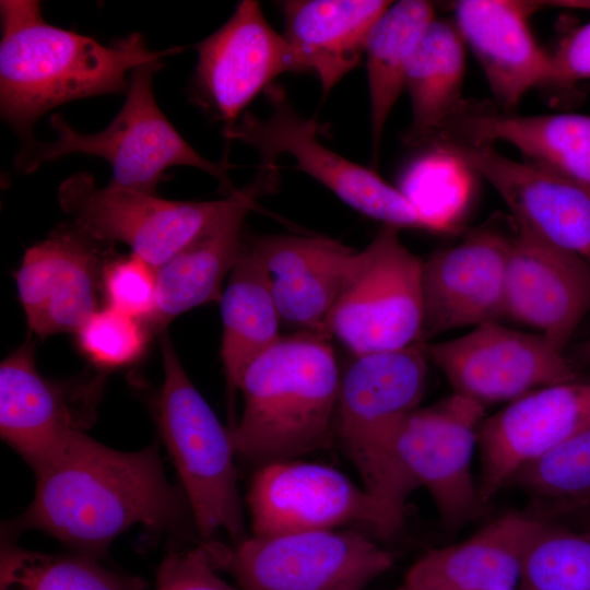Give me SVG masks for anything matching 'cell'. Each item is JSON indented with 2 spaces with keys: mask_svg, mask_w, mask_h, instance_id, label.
<instances>
[{
  "mask_svg": "<svg viewBox=\"0 0 590 590\" xmlns=\"http://www.w3.org/2000/svg\"><path fill=\"white\" fill-rule=\"evenodd\" d=\"M35 475L34 499L10 531L42 530L94 559L133 524L162 531L182 517V498L165 477L156 444L122 452L79 429Z\"/></svg>",
  "mask_w": 590,
  "mask_h": 590,
  "instance_id": "6da1fadb",
  "label": "cell"
},
{
  "mask_svg": "<svg viewBox=\"0 0 590 590\" xmlns=\"http://www.w3.org/2000/svg\"><path fill=\"white\" fill-rule=\"evenodd\" d=\"M0 16V113L23 142L33 139L35 121L55 107L127 93L133 70L181 50H151L139 33L103 45L47 23L34 0H1Z\"/></svg>",
  "mask_w": 590,
  "mask_h": 590,
  "instance_id": "7a4b0ae2",
  "label": "cell"
},
{
  "mask_svg": "<svg viewBox=\"0 0 590 590\" xmlns=\"http://www.w3.org/2000/svg\"><path fill=\"white\" fill-rule=\"evenodd\" d=\"M328 339L305 330L281 337L244 369L243 413L229 430L236 453L266 464L331 445L341 373Z\"/></svg>",
  "mask_w": 590,
  "mask_h": 590,
  "instance_id": "3957f363",
  "label": "cell"
},
{
  "mask_svg": "<svg viewBox=\"0 0 590 590\" xmlns=\"http://www.w3.org/2000/svg\"><path fill=\"white\" fill-rule=\"evenodd\" d=\"M424 343L355 355L340 375L338 391L335 436L364 488L403 523L408 497L417 486L397 457L393 437L425 391L429 359Z\"/></svg>",
  "mask_w": 590,
  "mask_h": 590,
  "instance_id": "277c9868",
  "label": "cell"
},
{
  "mask_svg": "<svg viewBox=\"0 0 590 590\" xmlns=\"http://www.w3.org/2000/svg\"><path fill=\"white\" fill-rule=\"evenodd\" d=\"M162 60L141 64L131 74L127 98L113 121L96 133H81L60 115L50 117L56 140L23 142L15 156V168L23 174L38 169L69 154L93 155L105 160L113 169L111 184L155 193L167 168L190 166L215 177L223 192H239L228 177L226 160L212 162L200 155L176 130L156 103L154 74Z\"/></svg>",
  "mask_w": 590,
  "mask_h": 590,
  "instance_id": "5b68a950",
  "label": "cell"
},
{
  "mask_svg": "<svg viewBox=\"0 0 590 590\" xmlns=\"http://www.w3.org/2000/svg\"><path fill=\"white\" fill-rule=\"evenodd\" d=\"M164 384L158 399L163 440L203 538L224 530L245 540V522L227 432L182 367L170 338L161 333Z\"/></svg>",
  "mask_w": 590,
  "mask_h": 590,
  "instance_id": "8992f818",
  "label": "cell"
},
{
  "mask_svg": "<svg viewBox=\"0 0 590 590\" xmlns=\"http://www.w3.org/2000/svg\"><path fill=\"white\" fill-rule=\"evenodd\" d=\"M399 229L382 225L358 250L327 319V337H335L355 355L423 342V260L404 246Z\"/></svg>",
  "mask_w": 590,
  "mask_h": 590,
  "instance_id": "52a82bcc",
  "label": "cell"
},
{
  "mask_svg": "<svg viewBox=\"0 0 590 590\" xmlns=\"http://www.w3.org/2000/svg\"><path fill=\"white\" fill-rule=\"evenodd\" d=\"M204 546L243 590H364L393 564L391 553L350 531L252 535L233 550Z\"/></svg>",
  "mask_w": 590,
  "mask_h": 590,
  "instance_id": "ba28073f",
  "label": "cell"
},
{
  "mask_svg": "<svg viewBox=\"0 0 590 590\" xmlns=\"http://www.w3.org/2000/svg\"><path fill=\"white\" fill-rule=\"evenodd\" d=\"M266 91L272 107L269 117L259 118L245 111L223 130L227 140L241 141L257 150L260 170L275 173L278 158L290 155L295 161V169L319 181L359 213L384 225L432 232L397 187L374 169L326 148L318 140L316 121L302 117L282 88L271 84Z\"/></svg>",
  "mask_w": 590,
  "mask_h": 590,
  "instance_id": "9c48e42d",
  "label": "cell"
},
{
  "mask_svg": "<svg viewBox=\"0 0 590 590\" xmlns=\"http://www.w3.org/2000/svg\"><path fill=\"white\" fill-rule=\"evenodd\" d=\"M60 208L97 241H119L157 269L203 231L231 202L173 201L109 182L97 187L76 173L58 187Z\"/></svg>",
  "mask_w": 590,
  "mask_h": 590,
  "instance_id": "30bf717a",
  "label": "cell"
},
{
  "mask_svg": "<svg viewBox=\"0 0 590 590\" xmlns=\"http://www.w3.org/2000/svg\"><path fill=\"white\" fill-rule=\"evenodd\" d=\"M453 392L482 405L510 403L536 389L582 378L564 351L536 332L486 322L455 339L424 343Z\"/></svg>",
  "mask_w": 590,
  "mask_h": 590,
  "instance_id": "8fae6325",
  "label": "cell"
},
{
  "mask_svg": "<svg viewBox=\"0 0 590 590\" xmlns=\"http://www.w3.org/2000/svg\"><path fill=\"white\" fill-rule=\"evenodd\" d=\"M484 415V405L453 392L410 412L394 432V451L404 472L417 487L427 489L450 530L485 507L471 471Z\"/></svg>",
  "mask_w": 590,
  "mask_h": 590,
  "instance_id": "7c38bea8",
  "label": "cell"
},
{
  "mask_svg": "<svg viewBox=\"0 0 590 590\" xmlns=\"http://www.w3.org/2000/svg\"><path fill=\"white\" fill-rule=\"evenodd\" d=\"M247 499L252 535L333 530L363 522L388 538L403 526L339 470L294 459L262 464Z\"/></svg>",
  "mask_w": 590,
  "mask_h": 590,
  "instance_id": "4fadbf2b",
  "label": "cell"
},
{
  "mask_svg": "<svg viewBox=\"0 0 590 590\" xmlns=\"http://www.w3.org/2000/svg\"><path fill=\"white\" fill-rule=\"evenodd\" d=\"M430 145L448 150L484 178L505 202L516 228L590 261V186L533 161L512 160L493 144Z\"/></svg>",
  "mask_w": 590,
  "mask_h": 590,
  "instance_id": "5bb4252c",
  "label": "cell"
},
{
  "mask_svg": "<svg viewBox=\"0 0 590 590\" xmlns=\"http://www.w3.org/2000/svg\"><path fill=\"white\" fill-rule=\"evenodd\" d=\"M194 48L192 95L224 121V128L236 122L276 76L299 71L290 44L270 25L256 0L239 2L231 17Z\"/></svg>",
  "mask_w": 590,
  "mask_h": 590,
  "instance_id": "9a60e30c",
  "label": "cell"
},
{
  "mask_svg": "<svg viewBox=\"0 0 590 590\" xmlns=\"http://www.w3.org/2000/svg\"><path fill=\"white\" fill-rule=\"evenodd\" d=\"M590 426V379L536 389L486 417L479 434L482 503L487 506L515 472Z\"/></svg>",
  "mask_w": 590,
  "mask_h": 590,
  "instance_id": "2e32d148",
  "label": "cell"
},
{
  "mask_svg": "<svg viewBox=\"0 0 590 590\" xmlns=\"http://www.w3.org/2000/svg\"><path fill=\"white\" fill-rule=\"evenodd\" d=\"M511 236L495 227H481L423 261V342L453 329L505 318Z\"/></svg>",
  "mask_w": 590,
  "mask_h": 590,
  "instance_id": "e0dca14e",
  "label": "cell"
},
{
  "mask_svg": "<svg viewBox=\"0 0 590 590\" xmlns=\"http://www.w3.org/2000/svg\"><path fill=\"white\" fill-rule=\"evenodd\" d=\"M504 310L505 317L533 328L564 351L590 312V261L515 227Z\"/></svg>",
  "mask_w": 590,
  "mask_h": 590,
  "instance_id": "ac0fdd59",
  "label": "cell"
},
{
  "mask_svg": "<svg viewBox=\"0 0 590 590\" xmlns=\"http://www.w3.org/2000/svg\"><path fill=\"white\" fill-rule=\"evenodd\" d=\"M97 241L61 226L23 256L15 274L30 329L39 337L78 332L97 310Z\"/></svg>",
  "mask_w": 590,
  "mask_h": 590,
  "instance_id": "d6986e66",
  "label": "cell"
},
{
  "mask_svg": "<svg viewBox=\"0 0 590 590\" xmlns=\"http://www.w3.org/2000/svg\"><path fill=\"white\" fill-rule=\"evenodd\" d=\"M244 246L262 272L281 319L327 337V319L358 250L328 237L296 235L263 236Z\"/></svg>",
  "mask_w": 590,
  "mask_h": 590,
  "instance_id": "ffe728a7",
  "label": "cell"
},
{
  "mask_svg": "<svg viewBox=\"0 0 590 590\" xmlns=\"http://www.w3.org/2000/svg\"><path fill=\"white\" fill-rule=\"evenodd\" d=\"M536 2L461 0L455 24L479 60L502 109H511L533 87L548 83L551 55L538 44L529 25Z\"/></svg>",
  "mask_w": 590,
  "mask_h": 590,
  "instance_id": "44dd1931",
  "label": "cell"
},
{
  "mask_svg": "<svg viewBox=\"0 0 590 590\" xmlns=\"http://www.w3.org/2000/svg\"><path fill=\"white\" fill-rule=\"evenodd\" d=\"M441 141L475 144L503 141L527 160L590 186V116L518 115L488 103L467 101L428 144Z\"/></svg>",
  "mask_w": 590,
  "mask_h": 590,
  "instance_id": "7402d4cb",
  "label": "cell"
},
{
  "mask_svg": "<svg viewBox=\"0 0 590 590\" xmlns=\"http://www.w3.org/2000/svg\"><path fill=\"white\" fill-rule=\"evenodd\" d=\"M273 180L259 178L232 196L222 211L190 243L156 269L157 304L151 322L157 329L179 315L201 305L220 302L222 284L240 253L245 219L256 198L272 187Z\"/></svg>",
  "mask_w": 590,
  "mask_h": 590,
  "instance_id": "603a6c76",
  "label": "cell"
},
{
  "mask_svg": "<svg viewBox=\"0 0 590 590\" xmlns=\"http://www.w3.org/2000/svg\"><path fill=\"white\" fill-rule=\"evenodd\" d=\"M544 521L507 512L461 543L423 555L399 590H515L524 550Z\"/></svg>",
  "mask_w": 590,
  "mask_h": 590,
  "instance_id": "cb8c5ba5",
  "label": "cell"
},
{
  "mask_svg": "<svg viewBox=\"0 0 590 590\" xmlns=\"http://www.w3.org/2000/svg\"><path fill=\"white\" fill-rule=\"evenodd\" d=\"M79 429L63 390L38 373L31 343L1 362V438L35 474L67 447Z\"/></svg>",
  "mask_w": 590,
  "mask_h": 590,
  "instance_id": "d4e9b609",
  "label": "cell"
},
{
  "mask_svg": "<svg viewBox=\"0 0 590 590\" xmlns=\"http://www.w3.org/2000/svg\"><path fill=\"white\" fill-rule=\"evenodd\" d=\"M386 0L283 2L285 30L299 71L315 73L330 93L365 54L368 34L391 4Z\"/></svg>",
  "mask_w": 590,
  "mask_h": 590,
  "instance_id": "484cf974",
  "label": "cell"
},
{
  "mask_svg": "<svg viewBox=\"0 0 590 590\" xmlns=\"http://www.w3.org/2000/svg\"><path fill=\"white\" fill-rule=\"evenodd\" d=\"M465 43L455 22L435 17L416 40L406 66L412 108L406 141L426 144L467 101L462 97Z\"/></svg>",
  "mask_w": 590,
  "mask_h": 590,
  "instance_id": "4316f807",
  "label": "cell"
},
{
  "mask_svg": "<svg viewBox=\"0 0 590 590\" xmlns=\"http://www.w3.org/2000/svg\"><path fill=\"white\" fill-rule=\"evenodd\" d=\"M219 303L223 327L221 356L228 389L234 393L249 363L281 338L280 312L244 244Z\"/></svg>",
  "mask_w": 590,
  "mask_h": 590,
  "instance_id": "83f0119b",
  "label": "cell"
},
{
  "mask_svg": "<svg viewBox=\"0 0 590 590\" xmlns=\"http://www.w3.org/2000/svg\"><path fill=\"white\" fill-rule=\"evenodd\" d=\"M435 17L434 5L428 1H397L388 7L368 34L365 56L374 163H377L389 115L405 88L410 54Z\"/></svg>",
  "mask_w": 590,
  "mask_h": 590,
  "instance_id": "f1b7e54d",
  "label": "cell"
},
{
  "mask_svg": "<svg viewBox=\"0 0 590 590\" xmlns=\"http://www.w3.org/2000/svg\"><path fill=\"white\" fill-rule=\"evenodd\" d=\"M508 485L532 500L533 516L578 514L590 505V426L521 465Z\"/></svg>",
  "mask_w": 590,
  "mask_h": 590,
  "instance_id": "f546056e",
  "label": "cell"
},
{
  "mask_svg": "<svg viewBox=\"0 0 590 590\" xmlns=\"http://www.w3.org/2000/svg\"><path fill=\"white\" fill-rule=\"evenodd\" d=\"M145 580L123 576L81 554L54 555L17 547L5 540L0 590H146Z\"/></svg>",
  "mask_w": 590,
  "mask_h": 590,
  "instance_id": "4dcf8cb0",
  "label": "cell"
},
{
  "mask_svg": "<svg viewBox=\"0 0 590 590\" xmlns=\"http://www.w3.org/2000/svg\"><path fill=\"white\" fill-rule=\"evenodd\" d=\"M474 174L448 150L430 145L403 169L397 187L434 233H452L470 201Z\"/></svg>",
  "mask_w": 590,
  "mask_h": 590,
  "instance_id": "1f68e13d",
  "label": "cell"
},
{
  "mask_svg": "<svg viewBox=\"0 0 590 590\" xmlns=\"http://www.w3.org/2000/svg\"><path fill=\"white\" fill-rule=\"evenodd\" d=\"M520 590H590V530L544 521L521 558Z\"/></svg>",
  "mask_w": 590,
  "mask_h": 590,
  "instance_id": "d6a6232c",
  "label": "cell"
},
{
  "mask_svg": "<svg viewBox=\"0 0 590 590\" xmlns=\"http://www.w3.org/2000/svg\"><path fill=\"white\" fill-rule=\"evenodd\" d=\"M82 352L95 365L122 367L135 362L146 346V331L137 318L109 306L96 310L76 332Z\"/></svg>",
  "mask_w": 590,
  "mask_h": 590,
  "instance_id": "836d02e7",
  "label": "cell"
},
{
  "mask_svg": "<svg viewBox=\"0 0 590 590\" xmlns=\"http://www.w3.org/2000/svg\"><path fill=\"white\" fill-rule=\"evenodd\" d=\"M102 279L109 307L139 320H150L157 304L155 268L131 253L107 263Z\"/></svg>",
  "mask_w": 590,
  "mask_h": 590,
  "instance_id": "e575fe53",
  "label": "cell"
},
{
  "mask_svg": "<svg viewBox=\"0 0 590 590\" xmlns=\"http://www.w3.org/2000/svg\"><path fill=\"white\" fill-rule=\"evenodd\" d=\"M215 568L205 546L172 551L157 569L155 590H235Z\"/></svg>",
  "mask_w": 590,
  "mask_h": 590,
  "instance_id": "d590c367",
  "label": "cell"
},
{
  "mask_svg": "<svg viewBox=\"0 0 590 590\" xmlns=\"http://www.w3.org/2000/svg\"><path fill=\"white\" fill-rule=\"evenodd\" d=\"M588 78H590V22L570 33L551 55L548 84H571Z\"/></svg>",
  "mask_w": 590,
  "mask_h": 590,
  "instance_id": "8d00e7d4",
  "label": "cell"
},
{
  "mask_svg": "<svg viewBox=\"0 0 590 590\" xmlns=\"http://www.w3.org/2000/svg\"><path fill=\"white\" fill-rule=\"evenodd\" d=\"M578 355L581 359L590 362V337L579 346Z\"/></svg>",
  "mask_w": 590,
  "mask_h": 590,
  "instance_id": "74e56055",
  "label": "cell"
},
{
  "mask_svg": "<svg viewBox=\"0 0 590 590\" xmlns=\"http://www.w3.org/2000/svg\"><path fill=\"white\" fill-rule=\"evenodd\" d=\"M578 514H581V515L585 516L586 522H587V528L586 529L590 530V505L587 508H585L583 510H581L580 512H578Z\"/></svg>",
  "mask_w": 590,
  "mask_h": 590,
  "instance_id": "f35d334b",
  "label": "cell"
}]
</instances>
